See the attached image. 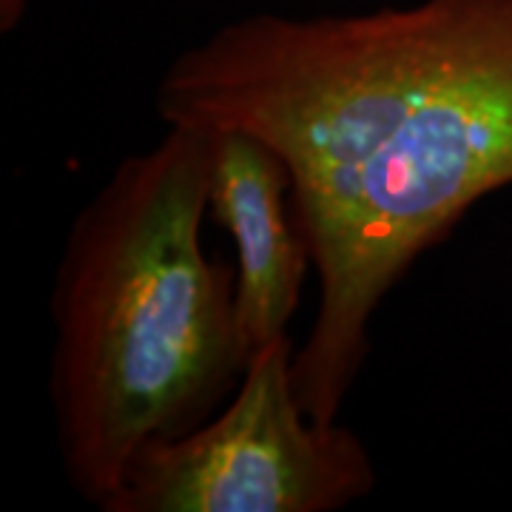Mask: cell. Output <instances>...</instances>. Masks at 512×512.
<instances>
[{
	"instance_id": "obj_1",
	"label": "cell",
	"mask_w": 512,
	"mask_h": 512,
	"mask_svg": "<svg viewBox=\"0 0 512 512\" xmlns=\"http://www.w3.org/2000/svg\"><path fill=\"white\" fill-rule=\"evenodd\" d=\"M154 103L165 126L245 131L288 165L319 279L293 376L333 424L384 296L512 185V0L248 15L174 57Z\"/></svg>"
},
{
	"instance_id": "obj_2",
	"label": "cell",
	"mask_w": 512,
	"mask_h": 512,
	"mask_svg": "<svg viewBox=\"0 0 512 512\" xmlns=\"http://www.w3.org/2000/svg\"><path fill=\"white\" fill-rule=\"evenodd\" d=\"M217 137L168 126L74 214L57 259L49 402L66 481L97 510L151 441L200 427L248 353L237 268L202 245Z\"/></svg>"
},
{
	"instance_id": "obj_3",
	"label": "cell",
	"mask_w": 512,
	"mask_h": 512,
	"mask_svg": "<svg viewBox=\"0 0 512 512\" xmlns=\"http://www.w3.org/2000/svg\"><path fill=\"white\" fill-rule=\"evenodd\" d=\"M296 345L259 348L225 407L174 439L151 441L100 512H336L376 490L365 441L308 416Z\"/></svg>"
},
{
	"instance_id": "obj_4",
	"label": "cell",
	"mask_w": 512,
	"mask_h": 512,
	"mask_svg": "<svg viewBox=\"0 0 512 512\" xmlns=\"http://www.w3.org/2000/svg\"><path fill=\"white\" fill-rule=\"evenodd\" d=\"M208 217L237 251V328L248 359L288 333L313 268L293 220L291 171L268 143L245 131H217Z\"/></svg>"
},
{
	"instance_id": "obj_5",
	"label": "cell",
	"mask_w": 512,
	"mask_h": 512,
	"mask_svg": "<svg viewBox=\"0 0 512 512\" xmlns=\"http://www.w3.org/2000/svg\"><path fill=\"white\" fill-rule=\"evenodd\" d=\"M29 0H0V32H15Z\"/></svg>"
}]
</instances>
